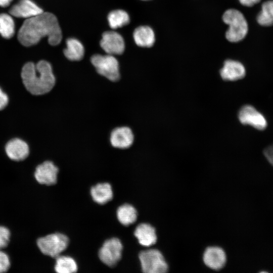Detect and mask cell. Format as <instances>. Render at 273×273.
I'll use <instances>...</instances> for the list:
<instances>
[{
  "instance_id": "obj_20",
  "label": "cell",
  "mask_w": 273,
  "mask_h": 273,
  "mask_svg": "<svg viewBox=\"0 0 273 273\" xmlns=\"http://www.w3.org/2000/svg\"><path fill=\"white\" fill-rule=\"evenodd\" d=\"M64 54L70 61H79L83 57L84 49L79 40L75 38H69L66 40V48L64 50Z\"/></svg>"
},
{
  "instance_id": "obj_11",
  "label": "cell",
  "mask_w": 273,
  "mask_h": 273,
  "mask_svg": "<svg viewBox=\"0 0 273 273\" xmlns=\"http://www.w3.org/2000/svg\"><path fill=\"white\" fill-rule=\"evenodd\" d=\"M43 11L32 0H20L12 7L10 14L15 17L28 19Z\"/></svg>"
},
{
  "instance_id": "obj_24",
  "label": "cell",
  "mask_w": 273,
  "mask_h": 273,
  "mask_svg": "<svg viewBox=\"0 0 273 273\" xmlns=\"http://www.w3.org/2000/svg\"><path fill=\"white\" fill-rule=\"evenodd\" d=\"M15 23L13 18L9 14H0V34L6 39H10L15 34Z\"/></svg>"
},
{
  "instance_id": "obj_21",
  "label": "cell",
  "mask_w": 273,
  "mask_h": 273,
  "mask_svg": "<svg viewBox=\"0 0 273 273\" xmlns=\"http://www.w3.org/2000/svg\"><path fill=\"white\" fill-rule=\"evenodd\" d=\"M54 269L58 273H75L78 267L74 258L69 255H59L55 258Z\"/></svg>"
},
{
  "instance_id": "obj_25",
  "label": "cell",
  "mask_w": 273,
  "mask_h": 273,
  "mask_svg": "<svg viewBox=\"0 0 273 273\" xmlns=\"http://www.w3.org/2000/svg\"><path fill=\"white\" fill-rule=\"evenodd\" d=\"M10 237L9 230L5 226H0V249L7 246Z\"/></svg>"
},
{
  "instance_id": "obj_12",
  "label": "cell",
  "mask_w": 273,
  "mask_h": 273,
  "mask_svg": "<svg viewBox=\"0 0 273 273\" xmlns=\"http://www.w3.org/2000/svg\"><path fill=\"white\" fill-rule=\"evenodd\" d=\"M90 196L96 204L105 205L111 201L114 196L112 185L108 182H100L91 187Z\"/></svg>"
},
{
  "instance_id": "obj_26",
  "label": "cell",
  "mask_w": 273,
  "mask_h": 273,
  "mask_svg": "<svg viewBox=\"0 0 273 273\" xmlns=\"http://www.w3.org/2000/svg\"><path fill=\"white\" fill-rule=\"evenodd\" d=\"M10 266L8 256L5 252L0 251V273L7 271Z\"/></svg>"
},
{
  "instance_id": "obj_4",
  "label": "cell",
  "mask_w": 273,
  "mask_h": 273,
  "mask_svg": "<svg viewBox=\"0 0 273 273\" xmlns=\"http://www.w3.org/2000/svg\"><path fill=\"white\" fill-rule=\"evenodd\" d=\"M69 237L64 233L57 232L39 238L37 245L40 251L44 255L56 258L68 247Z\"/></svg>"
},
{
  "instance_id": "obj_3",
  "label": "cell",
  "mask_w": 273,
  "mask_h": 273,
  "mask_svg": "<svg viewBox=\"0 0 273 273\" xmlns=\"http://www.w3.org/2000/svg\"><path fill=\"white\" fill-rule=\"evenodd\" d=\"M223 22L229 25L225 37L230 42H236L242 40L248 32V24L243 14L239 11L227 10L222 16Z\"/></svg>"
},
{
  "instance_id": "obj_7",
  "label": "cell",
  "mask_w": 273,
  "mask_h": 273,
  "mask_svg": "<svg viewBox=\"0 0 273 273\" xmlns=\"http://www.w3.org/2000/svg\"><path fill=\"white\" fill-rule=\"evenodd\" d=\"M90 61L100 75L112 81H116L119 79L118 62L113 55L96 54L92 57Z\"/></svg>"
},
{
  "instance_id": "obj_9",
  "label": "cell",
  "mask_w": 273,
  "mask_h": 273,
  "mask_svg": "<svg viewBox=\"0 0 273 273\" xmlns=\"http://www.w3.org/2000/svg\"><path fill=\"white\" fill-rule=\"evenodd\" d=\"M100 46L103 50L109 55H120L125 49L124 41L122 36L113 31H106L102 34Z\"/></svg>"
},
{
  "instance_id": "obj_16",
  "label": "cell",
  "mask_w": 273,
  "mask_h": 273,
  "mask_svg": "<svg viewBox=\"0 0 273 273\" xmlns=\"http://www.w3.org/2000/svg\"><path fill=\"white\" fill-rule=\"evenodd\" d=\"M220 76L225 80L235 81L243 78L245 69L240 62L232 60H226L220 71Z\"/></svg>"
},
{
  "instance_id": "obj_28",
  "label": "cell",
  "mask_w": 273,
  "mask_h": 273,
  "mask_svg": "<svg viewBox=\"0 0 273 273\" xmlns=\"http://www.w3.org/2000/svg\"><path fill=\"white\" fill-rule=\"evenodd\" d=\"M9 103L8 95L0 87V110L4 109Z\"/></svg>"
},
{
  "instance_id": "obj_14",
  "label": "cell",
  "mask_w": 273,
  "mask_h": 273,
  "mask_svg": "<svg viewBox=\"0 0 273 273\" xmlns=\"http://www.w3.org/2000/svg\"><path fill=\"white\" fill-rule=\"evenodd\" d=\"M134 136L132 130L128 127L122 126L115 128L110 135V143L115 148L126 149L131 146Z\"/></svg>"
},
{
  "instance_id": "obj_22",
  "label": "cell",
  "mask_w": 273,
  "mask_h": 273,
  "mask_svg": "<svg viewBox=\"0 0 273 273\" xmlns=\"http://www.w3.org/2000/svg\"><path fill=\"white\" fill-rule=\"evenodd\" d=\"M108 21L112 29H117L126 25L129 22V16L127 13L122 10L111 11L108 16Z\"/></svg>"
},
{
  "instance_id": "obj_31",
  "label": "cell",
  "mask_w": 273,
  "mask_h": 273,
  "mask_svg": "<svg viewBox=\"0 0 273 273\" xmlns=\"http://www.w3.org/2000/svg\"><path fill=\"white\" fill-rule=\"evenodd\" d=\"M143 1H149V0H143Z\"/></svg>"
},
{
  "instance_id": "obj_8",
  "label": "cell",
  "mask_w": 273,
  "mask_h": 273,
  "mask_svg": "<svg viewBox=\"0 0 273 273\" xmlns=\"http://www.w3.org/2000/svg\"><path fill=\"white\" fill-rule=\"evenodd\" d=\"M238 117L243 124L249 125L258 130H264L267 121L264 116L251 105H245L240 110Z\"/></svg>"
},
{
  "instance_id": "obj_30",
  "label": "cell",
  "mask_w": 273,
  "mask_h": 273,
  "mask_svg": "<svg viewBox=\"0 0 273 273\" xmlns=\"http://www.w3.org/2000/svg\"><path fill=\"white\" fill-rule=\"evenodd\" d=\"M12 0H0V7H6L8 6Z\"/></svg>"
},
{
  "instance_id": "obj_10",
  "label": "cell",
  "mask_w": 273,
  "mask_h": 273,
  "mask_svg": "<svg viewBox=\"0 0 273 273\" xmlns=\"http://www.w3.org/2000/svg\"><path fill=\"white\" fill-rule=\"evenodd\" d=\"M58 173V167L52 161L47 160L36 167L34 177L40 184L52 186L57 183Z\"/></svg>"
},
{
  "instance_id": "obj_5",
  "label": "cell",
  "mask_w": 273,
  "mask_h": 273,
  "mask_svg": "<svg viewBox=\"0 0 273 273\" xmlns=\"http://www.w3.org/2000/svg\"><path fill=\"white\" fill-rule=\"evenodd\" d=\"M123 246L117 237H111L105 240L98 250L100 260L109 267L115 266L122 256Z\"/></svg>"
},
{
  "instance_id": "obj_2",
  "label": "cell",
  "mask_w": 273,
  "mask_h": 273,
  "mask_svg": "<svg viewBox=\"0 0 273 273\" xmlns=\"http://www.w3.org/2000/svg\"><path fill=\"white\" fill-rule=\"evenodd\" d=\"M21 76L26 89L33 95L49 93L56 83L52 66L45 60H40L36 64L26 63L22 68Z\"/></svg>"
},
{
  "instance_id": "obj_17",
  "label": "cell",
  "mask_w": 273,
  "mask_h": 273,
  "mask_svg": "<svg viewBox=\"0 0 273 273\" xmlns=\"http://www.w3.org/2000/svg\"><path fill=\"white\" fill-rule=\"evenodd\" d=\"M205 264L213 269H219L225 264L226 255L224 251L218 247L207 248L203 255Z\"/></svg>"
},
{
  "instance_id": "obj_6",
  "label": "cell",
  "mask_w": 273,
  "mask_h": 273,
  "mask_svg": "<svg viewBox=\"0 0 273 273\" xmlns=\"http://www.w3.org/2000/svg\"><path fill=\"white\" fill-rule=\"evenodd\" d=\"M139 259L144 272L163 273L167 270V264L163 256L157 249L142 251L139 254Z\"/></svg>"
},
{
  "instance_id": "obj_18",
  "label": "cell",
  "mask_w": 273,
  "mask_h": 273,
  "mask_svg": "<svg viewBox=\"0 0 273 273\" xmlns=\"http://www.w3.org/2000/svg\"><path fill=\"white\" fill-rule=\"evenodd\" d=\"M116 218L118 222L124 226L134 223L138 218V211L133 205L125 203L116 209Z\"/></svg>"
},
{
  "instance_id": "obj_15",
  "label": "cell",
  "mask_w": 273,
  "mask_h": 273,
  "mask_svg": "<svg viewBox=\"0 0 273 273\" xmlns=\"http://www.w3.org/2000/svg\"><path fill=\"white\" fill-rule=\"evenodd\" d=\"M134 236L139 243L144 247H150L157 241L155 228L149 223H141L138 225L134 231Z\"/></svg>"
},
{
  "instance_id": "obj_19",
  "label": "cell",
  "mask_w": 273,
  "mask_h": 273,
  "mask_svg": "<svg viewBox=\"0 0 273 273\" xmlns=\"http://www.w3.org/2000/svg\"><path fill=\"white\" fill-rule=\"evenodd\" d=\"M133 36L135 43L139 47L150 48L155 42V34L148 26H140L134 31Z\"/></svg>"
},
{
  "instance_id": "obj_23",
  "label": "cell",
  "mask_w": 273,
  "mask_h": 273,
  "mask_svg": "<svg viewBox=\"0 0 273 273\" xmlns=\"http://www.w3.org/2000/svg\"><path fill=\"white\" fill-rule=\"evenodd\" d=\"M257 22L262 26H269L273 25V1L265 2L257 17Z\"/></svg>"
},
{
  "instance_id": "obj_1",
  "label": "cell",
  "mask_w": 273,
  "mask_h": 273,
  "mask_svg": "<svg viewBox=\"0 0 273 273\" xmlns=\"http://www.w3.org/2000/svg\"><path fill=\"white\" fill-rule=\"evenodd\" d=\"M43 37H48L51 46L59 44L62 33L57 17L50 12H44L26 19L18 33L19 41L24 46L37 44Z\"/></svg>"
},
{
  "instance_id": "obj_27",
  "label": "cell",
  "mask_w": 273,
  "mask_h": 273,
  "mask_svg": "<svg viewBox=\"0 0 273 273\" xmlns=\"http://www.w3.org/2000/svg\"><path fill=\"white\" fill-rule=\"evenodd\" d=\"M263 154L269 163L273 166V144L266 148L263 151Z\"/></svg>"
},
{
  "instance_id": "obj_13",
  "label": "cell",
  "mask_w": 273,
  "mask_h": 273,
  "mask_svg": "<svg viewBox=\"0 0 273 273\" xmlns=\"http://www.w3.org/2000/svg\"><path fill=\"white\" fill-rule=\"evenodd\" d=\"M5 151L7 156L11 160L21 161L28 157L29 148L28 144L24 141L19 138H14L7 143Z\"/></svg>"
},
{
  "instance_id": "obj_29",
  "label": "cell",
  "mask_w": 273,
  "mask_h": 273,
  "mask_svg": "<svg viewBox=\"0 0 273 273\" xmlns=\"http://www.w3.org/2000/svg\"><path fill=\"white\" fill-rule=\"evenodd\" d=\"M239 1L244 6L252 7L255 4L259 3L260 0H239Z\"/></svg>"
}]
</instances>
